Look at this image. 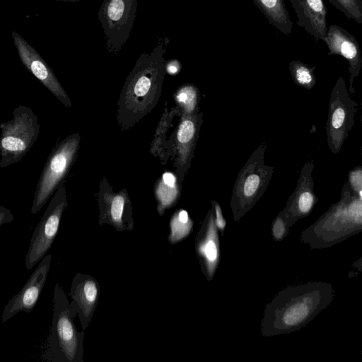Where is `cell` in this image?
Here are the masks:
<instances>
[{
	"instance_id": "6da1fadb",
	"label": "cell",
	"mask_w": 362,
	"mask_h": 362,
	"mask_svg": "<svg viewBox=\"0 0 362 362\" xmlns=\"http://www.w3.org/2000/svg\"><path fill=\"white\" fill-rule=\"evenodd\" d=\"M168 37L159 39L151 52H143L127 76L117 103V122L123 132L133 128L156 105L165 70Z\"/></svg>"
},
{
	"instance_id": "7a4b0ae2",
	"label": "cell",
	"mask_w": 362,
	"mask_h": 362,
	"mask_svg": "<svg viewBox=\"0 0 362 362\" xmlns=\"http://www.w3.org/2000/svg\"><path fill=\"white\" fill-rule=\"evenodd\" d=\"M332 284L310 281L288 286L267 304L261 321L264 337L288 334L303 328L334 299Z\"/></svg>"
},
{
	"instance_id": "3957f363",
	"label": "cell",
	"mask_w": 362,
	"mask_h": 362,
	"mask_svg": "<svg viewBox=\"0 0 362 362\" xmlns=\"http://www.w3.org/2000/svg\"><path fill=\"white\" fill-rule=\"evenodd\" d=\"M78 313L75 301L69 303L62 287L56 283L53 314L42 358L51 362H84V330L78 332L74 317Z\"/></svg>"
},
{
	"instance_id": "277c9868",
	"label": "cell",
	"mask_w": 362,
	"mask_h": 362,
	"mask_svg": "<svg viewBox=\"0 0 362 362\" xmlns=\"http://www.w3.org/2000/svg\"><path fill=\"white\" fill-rule=\"evenodd\" d=\"M362 232V199L344 197L300 235L313 250L329 248Z\"/></svg>"
},
{
	"instance_id": "5b68a950",
	"label": "cell",
	"mask_w": 362,
	"mask_h": 362,
	"mask_svg": "<svg viewBox=\"0 0 362 362\" xmlns=\"http://www.w3.org/2000/svg\"><path fill=\"white\" fill-rule=\"evenodd\" d=\"M79 132L69 134L52 149L38 179L30 212L37 214L67 178L79 152Z\"/></svg>"
},
{
	"instance_id": "8992f818",
	"label": "cell",
	"mask_w": 362,
	"mask_h": 362,
	"mask_svg": "<svg viewBox=\"0 0 362 362\" xmlns=\"http://www.w3.org/2000/svg\"><path fill=\"white\" fill-rule=\"evenodd\" d=\"M12 118L1 124L0 167L18 163L38 139L40 125L33 110L20 105L12 112Z\"/></svg>"
},
{
	"instance_id": "52a82bcc",
	"label": "cell",
	"mask_w": 362,
	"mask_h": 362,
	"mask_svg": "<svg viewBox=\"0 0 362 362\" xmlns=\"http://www.w3.org/2000/svg\"><path fill=\"white\" fill-rule=\"evenodd\" d=\"M65 182L53 194L33 233L25 257V267L28 270L44 258L57 235L63 213L68 206Z\"/></svg>"
},
{
	"instance_id": "ba28073f",
	"label": "cell",
	"mask_w": 362,
	"mask_h": 362,
	"mask_svg": "<svg viewBox=\"0 0 362 362\" xmlns=\"http://www.w3.org/2000/svg\"><path fill=\"white\" fill-rule=\"evenodd\" d=\"M137 0H104L98 13L108 53L117 54L126 44L136 18Z\"/></svg>"
},
{
	"instance_id": "9c48e42d",
	"label": "cell",
	"mask_w": 362,
	"mask_h": 362,
	"mask_svg": "<svg viewBox=\"0 0 362 362\" xmlns=\"http://www.w3.org/2000/svg\"><path fill=\"white\" fill-rule=\"evenodd\" d=\"M252 155L240 173L230 202L235 221H239L258 201L264 193L272 170Z\"/></svg>"
},
{
	"instance_id": "30bf717a",
	"label": "cell",
	"mask_w": 362,
	"mask_h": 362,
	"mask_svg": "<svg viewBox=\"0 0 362 362\" xmlns=\"http://www.w3.org/2000/svg\"><path fill=\"white\" fill-rule=\"evenodd\" d=\"M99 226L108 224L117 232L134 228L131 199L126 189L115 192L107 178H100L97 193Z\"/></svg>"
},
{
	"instance_id": "8fae6325",
	"label": "cell",
	"mask_w": 362,
	"mask_h": 362,
	"mask_svg": "<svg viewBox=\"0 0 362 362\" xmlns=\"http://www.w3.org/2000/svg\"><path fill=\"white\" fill-rule=\"evenodd\" d=\"M357 103L346 92L343 78L340 77L332 90L326 125L327 141L331 151L337 153L354 124Z\"/></svg>"
},
{
	"instance_id": "7c38bea8",
	"label": "cell",
	"mask_w": 362,
	"mask_h": 362,
	"mask_svg": "<svg viewBox=\"0 0 362 362\" xmlns=\"http://www.w3.org/2000/svg\"><path fill=\"white\" fill-rule=\"evenodd\" d=\"M11 37L19 58L25 66L64 106L72 103L52 68L41 55L18 33L12 31Z\"/></svg>"
},
{
	"instance_id": "4fadbf2b",
	"label": "cell",
	"mask_w": 362,
	"mask_h": 362,
	"mask_svg": "<svg viewBox=\"0 0 362 362\" xmlns=\"http://www.w3.org/2000/svg\"><path fill=\"white\" fill-rule=\"evenodd\" d=\"M52 255H47L21 291L6 305L1 314V322H5L19 312L30 313L39 300L51 267Z\"/></svg>"
},
{
	"instance_id": "5bb4252c",
	"label": "cell",
	"mask_w": 362,
	"mask_h": 362,
	"mask_svg": "<svg viewBox=\"0 0 362 362\" xmlns=\"http://www.w3.org/2000/svg\"><path fill=\"white\" fill-rule=\"evenodd\" d=\"M195 252L202 273L206 280L211 281L220 261L218 229L215 222L214 209L209 211L197 232Z\"/></svg>"
},
{
	"instance_id": "9a60e30c",
	"label": "cell",
	"mask_w": 362,
	"mask_h": 362,
	"mask_svg": "<svg viewBox=\"0 0 362 362\" xmlns=\"http://www.w3.org/2000/svg\"><path fill=\"white\" fill-rule=\"evenodd\" d=\"M325 42L329 50V56L338 54L348 61L350 90L354 93L352 83L362 68L361 51L356 38L346 29L332 24L328 28Z\"/></svg>"
},
{
	"instance_id": "2e32d148",
	"label": "cell",
	"mask_w": 362,
	"mask_h": 362,
	"mask_svg": "<svg viewBox=\"0 0 362 362\" xmlns=\"http://www.w3.org/2000/svg\"><path fill=\"white\" fill-rule=\"evenodd\" d=\"M100 294V284L94 277L80 272L75 274L68 295L78 306L82 330L88 327L93 319Z\"/></svg>"
},
{
	"instance_id": "e0dca14e",
	"label": "cell",
	"mask_w": 362,
	"mask_h": 362,
	"mask_svg": "<svg viewBox=\"0 0 362 362\" xmlns=\"http://www.w3.org/2000/svg\"><path fill=\"white\" fill-rule=\"evenodd\" d=\"M298 21L296 23L312 35L315 42H325L328 28L327 10L323 0H289Z\"/></svg>"
},
{
	"instance_id": "ac0fdd59",
	"label": "cell",
	"mask_w": 362,
	"mask_h": 362,
	"mask_svg": "<svg viewBox=\"0 0 362 362\" xmlns=\"http://www.w3.org/2000/svg\"><path fill=\"white\" fill-rule=\"evenodd\" d=\"M315 202L316 199L310 187H299L279 214L291 228L299 219L310 214Z\"/></svg>"
},
{
	"instance_id": "d6986e66",
	"label": "cell",
	"mask_w": 362,
	"mask_h": 362,
	"mask_svg": "<svg viewBox=\"0 0 362 362\" xmlns=\"http://www.w3.org/2000/svg\"><path fill=\"white\" fill-rule=\"evenodd\" d=\"M269 24L286 35L292 33L293 22L284 0H251Z\"/></svg>"
},
{
	"instance_id": "ffe728a7",
	"label": "cell",
	"mask_w": 362,
	"mask_h": 362,
	"mask_svg": "<svg viewBox=\"0 0 362 362\" xmlns=\"http://www.w3.org/2000/svg\"><path fill=\"white\" fill-rule=\"evenodd\" d=\"M154 194L158 204V213L162 216L179 199L175 176L170 172L163 173L155 187Z\"/></svg>"
},
{
	"instance_id": "44dd1931",
	"label": "cell",
	"mask_w": 362,
	"mask_h": 362,
	"mask_svg": "<svg viewBox=\"0 0 362 362\" xmlns=\"http://www.w3.org/2000/svg\"><path fill=\"white\" fill-rule=\"evenodd\" d=\"M170 233L168 240L175 245L187 238L192 231L193 221L184 209L176 211L170 220Z\"/></svg>"
},
{
	"instance_id": "7402d4cb",
	"label": "cell",
	"mask_w": 362,
	"mask_h": 362,
	"mask_svg": "<svg viewBox=\"0 0 362 362\" xmlns=\"http://www.w3.org/2000/svg\"><path fill=\"white\" fill-rule=\"evenodd\" d=\"M315 69V67L311 68L298 60L291 61L289 64V71L295 83L308 89H311L316 83Z\"/></svg>"
},
{
	"instance_id": "603a6c76",
	"label": "cell",
	"mask_w": 362,
	"mask_h": 362,
	"mask_svg": "<svg viewBox=\"0 0 362 362\" xmlns=\"http://www.w3.org/2000/svg\"><path fill=\"white\" fill-rule=\"evenodd\" d=\"M337 10L351 20L362 24V0H328Z\"/></svg>"
},
{
	"instance_id": "cb8c5ba5",
	"label": "cell",
	"mask_w": 362,
	"mask_h": 362,
	"mask_svg": "<svg viewBox=\"0 0 362 362\" xmlns=\"http://www.w3.org/2000/svg\"><path fill=\"white\" fill-rule=\"evenodd\" d=\"M196 126L192 119L186 118L179 125L177 139L180 148H189L194 139Z\"/></svg>"
},
{
	"instance_id": "d4e9b609",
	"label": "cell",
	"mask_w": 362,
	"mask_h": 362,
	"mask_svg": "<svg viewBox=\"0 0 362 362\" xmlns=\"http://www.w3.org/2000/svg\"><path fill=\"white\" fill-rule=\"evenodd\" d=\"M197 99L196 88L192 85L181 87L176 95V100L186 111H192Z\"/></svg>"
},
{
	"instance_id": "484cf974",
	"label": "cell",
	"mask_w": 362,
	"mask_h": 362,
	"mask_svg": "<svg viewBox=\"0 0 362 362\" xmlns=\"http://www.w3.org/2000/svg\"><path fill=\"white\" fill-rule=\"evenodd\" d=\"M289 228L285 219L279 214L274 219L272 224V235L273 239L276 242L281 241L288 234Z\"/></svg>"
},
{
	"instance_id": "4316f807",
	"label": "cell",
	"mask_w": 362,
	"mask_h": 362,
	"mask_svg": "<svg viewBox=\"0 0 362 362\" xmlns=\"http://www.w3.org/2000/svg\"><path fill=\"white\" fill-rule=\"evenodd\" d=\"M214 209L215 211V222L217 228L221 232V235L223 236L225 228L226 226V221L224 218L220 205L218 202L213 201Z\"/></svg>"
},
{
	"instance_id": "83f0119b",
	"label": "cell",
	"mask_w": 362,
	"mask_h": 362,
	"mask_svg": "<svg viewBox=\"0 0 362 362\" xmlns=\"http://www.w3.org/2000/svg\"><path fill=\"white\" fill-rule=\"evenodd\" d=\"M351 185L358 198L362 199V170L351 173Z\"/></svg>"
},
{
	"instance_id": "f1b7e54d",
	"label": "cell",
	"mask_w": 362,
	"mask_h": 362,
	"mask_svg": "<svg viewBox=\"0 0 362 362\" xmlns=\"http://www.w3.org/2000/svg\"><path fill=\"white\" fill-rule=\"evenodd\" d=\"M181 68L180 62L177 59H173L168 60L165 63L166 73L170 75H175L179 73Z\"/></svg>"
},
{
	"instance_id": "f546056e",
	"label": "cell",
	"mask_w": 362,
	"mask_h": 362,
	"mask_svg": "<svg viewBox=\"0 0 362 362\" xmlns=\"http://www.w3.org/2000/svg\"><path fill=\"white\" fill-rule=\"evenodd\" d=\"M0 226L4 223H10L13 221V216L10 210L1 206L0 207Z\"/></svg>"
},
{
	"instance_id": "4dcf8cb0",
	"label": "cell",
	"mask_w": 362,
	"mask_h": 362,
	"mask_svg": "<svg viewBox=\"0 0 362 362\" xmlns=\"http://www.w3.org/2000/svg\"><path fill=\"white\" fill-rule=\"evenodd\" d=\"M352 267L362 274V257L353 262Z\"/></svg>"
},
{
	"instance_id": "1f68e13d",
	"label": "cell",
	"mask_w": 362,
	"mask_h": 362,
	"mask_svg": "<svg viewBox=\"0 0 362 362\" xmlns=\"http://www.w3.org/2000/svg\"><path fill=\"white\" fill-rule=\"evenodd\" d=\"M57 1H63V2H71V3H74V2H76V1H78L80 0H55Z\"/></svg>"
},
{
	"instance_id": "d6a6232c",
	"label": "cell",
	"mask_w": 362,
	"mask_h": 362,
	"mask_svg": "<svg viewBox=\"0 0 362 362\" xmlns=\"http://www.w3.org/2000/svg\"><path fill=\"white\" fill-rule=\"evenodd\" d=\"M361 121H362V115H361Z\"/></svg>"
},
{
	"instance_id": "836d02e7",
	"label": "cell",
	"mask_w": 362,
	"mask_h": 362,
	"mask_svg": "<svg viewBox=\"0 0 362 362\" xmlns=\"http://www.w3.org/2000/svg\"><path fill=\"white\" fill-rule=\"evenodd\" d=\"M361 354H362V351H361Z\"/></svg>"
}]
</instances>
